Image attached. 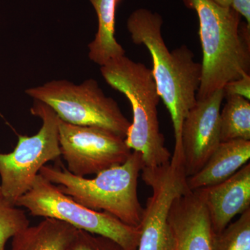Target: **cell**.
<instances>
[{"label": "cell", "instance_id": "cell-2", "mask_svg": "<svg viewBox=\"0 0 250 250\" xmlns=\"http://www.w3.org/2000/svg\"><path fill=\"white\" fill-rule=\"evenodd\" d=\"M196 11L202 49L201 83L197 100L250 74V26L231 7L212 0H183Z\"/></svg>", "mask_w": 250, "mask_h": 250}, {"label": "cell", "instance_id": "cell-15", "mask_svg": "<svg viewBox=\"0 0 250 250\" xmlns=\"http://www.w3.org/2000/svg\"><path fill=\"white\" fill-rule=\"evenodd\" d=\"M98 20L95 39L88 45V57L100 66L112 59L125 55V50L116 41V13L121 0H89Z\"/></svg>", "mask_w": 250, "mask_h": 250}, {"label": "cell", "instance_id": "cell-17", "mask_svg": "<svg viewBox=\"0 0 250 250\" xmlns=\"http://www.w3.org/2000/svg\"><path fill=\"white\" fill-rule=\"evenodd\" d=\"M213 250H250V208L214 235Z\"/></svg>", "mask_w": 250, "mask_h": 250}, {"label": "cell", "instance_id": "cell-21", "mask_svg": "<svg viewBox=\"0 0 250 250\" xmlns=\"http://www.w3.org/2000/svg\"><path fill=\"white\" fill-rule=\"evenodd\" d=\"M231 8L243 16L250 26V0H232Z\"/></svg>", "mask_w": 250, "mask_h": 250}, {"label": "cell", "instance_id": "cell-9", "mask_svg": "<svg viewBox=\"0 0 250 250\" xmlns=\"http://www.w3.org/2000/svg\"><path fill=\"white\" fill-rule=\"evenodd\" d=\"M141 172L145 183L152 189V195L143 208L137 250H173L169 213L174 200L190 190L187 177L170 161L158 167H143Z\"/></svg>", "mask_w": 250, "mask_h": 250}, {"label": "cell", "instance_id": "cell-22", "mask_svg": "<svg viewBox=\"0 0 250 250\" xmlns=\"http://www.w3.org/2000/svg\"><path fill=\"white\" fill-rule=\"evenodd\" d=\"M212 1H214L215 4L223 6V7L229 8L231 7L232 0H212Z\"/></svg>", "mask_w": 250, "mask_h": 250}, {"label": "cell", "instance_id": "cell-16", "mask_svg": "<svg viewBox=\"0 0 250 250\" xmlns=\"http://www.w3.org/2000/svg\"><path fill=\"white\" fill-rule=\"evenodd\" d=\"M226 98L220 114L221 142L237 139L250 141V100L237 95Z\"/></svg>", "mask_w": 250, "mask_h": 250}, {"label": "cell", "instance_id": "cell-11", "mask_svg": "<svg viewBox=\"0 0 250 250\" xmlns=\"http://www.w3.org/2000/svg\"><path fill=\"white\" fill-rule=\"evenodd\" d=\"M173 250H213L214 233L200 190L174 200L169 213Z\"/></svg>", "mask_w": 250, "mask_h": 250}, {"label": "cell", "instance_id": "cell-13", "mask_svg": "<svg viewBox=\"0 0 250 250\" xmlns=\"http://www.w3.org/2000/svg\"><path fill=\"white\" fill-rule=\"evenodd\" d=\"M250 159V141L237 139L225 141L215 148L203 167L187 178L190 190L216 185L229 178Z\"/></svg>", "mask_w": 250, "mask_h": 250}, {"label": "cell", "instance_id": "cell-6", "mask_svg": "<svg viewBox=\"0 0 250 250\" xmlns=\"http://www.w3.org/2000/svg\"><path fill=\"white\" fill-rule=\"evenodd\" d=\"M25 93L48 105L62 121L80 126H96L125 139L131 123L118 103L106 96L93 79L76 85L66 80L47 82Z\"/></svg>", "mask_w": 250, "mask_h": 250}, {"label": "cell", "instance_id": "cell-12", "mask_svg": "<svg viewBox=\"0 0 250 250\" xmlns=\"http://www.w3.org/2000/svg\"><path fill=\"white\" fill-rule=\"evenodd\" d=\"M209 214L212 229L219 234L236 215L250 208V164L221 183L198 189Z\"/></svg>", "mask_w": 250, "mask_h": 250}, {"label": "cell", "instance_id": "cell-8", "mask_svg": "<svg viewBox=\"0 0 250 250\" xmlns=\"http://www.w3.org/2000/svg\"><path fill=\"white\" fill-rule=\"evenodd\" d=\"M59 141L67 170L79 177L121 165L132 152L124 139L109 130L72 125L60 118Z\"/></svg>", "mask_w": 250, "mask_h": 250}, {"label": "cell", "instance_id": "cell-1", "mask_svg": "<svg viewBox=\"0 0 250 250\" xmlns=\"http://www.w3.org/2000/svg\"><path fill=\"white\" fill-rule=\"evenodd\" d=\"M163 18L147 9L135 10L126 22L131 40L146 46L152 59L153 76L158 93L170 113L174 135L170 164L184 170L182 128L189 111L197 103L201 83V63L187 45L169 50L162 34Z\"/></svg>", "mask_w": 250, "mask_h": 250}, {"label": "cell", "instance_id": "cell-18", "mask_svg": "<svg viewBox=\"0 0 250 250\" xmlns=\"http://www.w3.org/2000/svg\"><path fill=\"white\" fill-rule=\"evenodd\" d=\"M29 223L25 212L8 202L0 190V250H6L10 238L29 226Z\"/></svg>", "mask_w": 250, "mask_h": 250}, {"label": "cell", "instance_id": "cell-3", "mask_svg": "<svg viewBox=\"0 0 250 250\" xmlns=\"http://www.w3.org/2000/svg\"><path fill=\"white\" fill-rule=\"evenodd\" d=\"M144 166L141 153L133 151L124 164L102 171L93 179L75 175L62 164L42 166L39 174L77 203L139 227L143 208L138 196V180Z\"/></svg>", "mask_w": 250, "mask_h": 250}, {"label": "cell", "instance_id": "cell-10", "mask_svg": "<svg viewBox=\"0 0 250 250\" xmlns=\"http://www.w3.org/2000/svg\"><path fill=\"white\" fill-rule=\"evenodd\" d=\"M224 98L223 90L220 89L207 98L197 100L184 119L182 146L187 178L203 167L221 143L220 114Z\"/></svg>", "mask_w": 250, "mask_h": 250}, {"label": "cell", "instance_id": "cell-4", "mask_svg": "<svg viewBox=\"0 0 250 250\" xmlns=\"http://www.w3.org/2000/svg\"><path fill=\"white\" fill-rule=\"evenodd\" d=\"M100 71L106 83L124 94L131 104L133 122L125 139L126 146L141 153L144 167L170 162L172 154L159 126L157 106L161 98L152 70L124 55L106 62Z\"/></svg>", "mask_w": 250, "mask_h": 250}, {"label": "cell", "instance_id": "cell-19", "mask_svg": "<svg viewBox=\"0 0 250 250\" xmlns=\"http://www.w3.org/2000/svg\"><path fill=\"white\" fill-rule=\"evenodd\" d=\"M72 250H125L118 243L106 237L77 230Z\"/></svg>", "mask_w": 250, "mask_h": 250}, {"label": "cell", "instance_id": "cell-5", "mask_svg": "<svg viewBox=\"0 0 250 250\" xmlns=\"http://www.w3.org/2000/svg\"><path fill=\"white\" fill-rule=\"evenodd\" d=\"M16 206L27 208L33 216L57 219L78 229L111 238L125 250H138L139 226H130L107 212L90 209L77 203L41 174H37L30 190L18 199Z\"/></svg>", "mask_w": 250, "mask_h": 250}, {"label": "cell", "instance_id": "cell-7", "mask_svg": "<svg viewBox=\"0 0 250 250\" xmlns=\"http://www.w3.org/2000/svg\"><path fill=\"white\" fill-rule=\"evenodd\" d=\"M31 113L39 117L42 127L32 136H19L17 146L9 154L0 153V190L16 205L29 191L41 167L62 156L59 141V117L48 105L34 100Z\"/></svg>", "mask_w": 250, "mask_h": 250}, {"label": "cell", "instance_id": "cell-20", "mask_svg": "<svg viewBox=\"0 0 250 250\" xmlns=\"http://www.w3.org/2000/svg\"><path fill=\"white\" fill-rule=\"evenodd\" d=\"M225 98L231 95L243 97L250 100V75H246L241 78L231 81L224 85Z\"/></svg>", "mask_w": 250, "mask_h": 250}, {"label": "cell", "instance_id": "cell-14", "mask_svg": "<svg viewBox=\"0 0 250 250\" xmlns=\"http://www.w3.org/2000/svg\"><path fill=\"white\" fill-rule=\"evenodd\" d=\"M77 230L65 222L45 218L16 233L11 250H72Z\"/></svg>", "mask_w": 250, "mask_h": 250}]
</instances>
